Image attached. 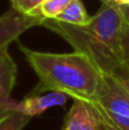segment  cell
Wrapping results in <instances>:
<instances>
[{"label":"cell","instance_id":"1","mask_svg":"<svg viewBox=\"0 0 129 130\" xmlns=\"http://www.w3.org/2000/svg\"><path fill=\"white\" fill-rule=\"evenodd\" d=\"M20 49L39 78L32 94L58 91L73 101L91 103L95 99L101 72L87 55L77 50L68 54L37 52L23 45Z\"/></svg>","mask_w":129,"mask_h":130},{"label":"cell","instance_id":"2","mask_svg":"<svg viewBox=\"0 0 129 130\" xmlns=\"http://www.w3.org/2000/svg\"><path fill=\"white\" fill-rule=\"evenodd\" d=\"M89 104L97 111L105 130H129V94L116 78L101 73L97 94Z\"/></svg>","mask_w":129,"mask_h":130},{"label":"cell","instance_id":"3","mask_svg":"<svg viewBox=\"0 0 129 130\" xmlns=\"http://www.w3.org/2000/svg\"><path fill=\"white\" fill-rule=\"evenodd\" d=\"M45 20L42 16L23 13L11 7L0 16V48L8 47L29 29L42 25Z\"/></svg>","mask_w":129,"mask_h":130},{"label":"cell","instance_id":"4","mask_svg":"<svg viewBox=\"0 0 129 130\" xmlns=\"http://www.w3.org/2000/svg\"><path fill=\"white\" fill-rule=\"evenodd\" d=\"M61 130H105V128L91 104L84 101H74L64 117Z\"/></svg>","mask_w":129,"mask_h":130},{"label":"cell","instance_id":"5","mask_svg":"<svg viewBox=\"0 0 129 130\" xmlns=\"http://www.w3.org/2000/svg\"><path fill=\"white\" fill-rule=\"evenodd\" d=\"M70 97L63 92L49 91L43 94H31V96H26L22 101L17 102L13 106V110L24 113L30 117L41 115L46 110L54 106H64Z\"/></svg>","mask_w":129,"mask_h":130},{"label":"cell","instance_id":"6","mask_svg":"<svg viewBox=\"0 0 129 130\" xmlns=\"http://www.w3.org/2000/svg\"><path fill=\"white\" fill-rule=\"evenodd\" d=\"M17 76V65L9 55L8 47L0 48V107L14 106L17 102L10 98Z\"/></svg>","mask_w":129,"mask_h":130},{"label":"cell","instance_id":"7","mask_svg":"<svg viewBox=\"0 0 129 130\" xmlns=\"http://www.w3.org/2000/svg\"><path fill=\"white\" fill-rule=\"evenodd\" d=\"M55 20H58L68 24L84 26V25L89 24L91 16L88 15L81 0H72Z\"/></svg>","mask_w":129,"mask_h":130},{"label":"cell","instance_id":"8","mask_svg":"<svg viewBox=\"0 0 129 130\" xmlns=\"http://www.w3.org/2000/svg\"><path fill=\"white\" fill-rule=\"evenodd\" d=\"M72 0H45L34 10L33 15L45 18H56Z\"/></svg>","mask_w":129,"mask_h":130},{"label":"cell","instance_id":"9","mask_svg":"<svg viewBox=\"0 0 129 130\" xmlns=\"http://www.w3.org/2000/svg\"><path fill=\"white\" fill-rule=\"evenodd\" d=\"M32 117L11 110L8 114L0 119V130H22L31 121Z\"/></svg>","mask_w":129,"mask_h":130},{"label":"cell","instance_id":"10","mask_svg":"<svg viewBox=\"0 0 129 130\" xmlns=\"http://www.w3.org/2000/svg\"><path fill=\"white\" fill-rule=\"evenodd\" d=\"M120 49H121V59L125 65L129 69V23L125 20L122 25L120 38Z\"/></svg>","mask_w":129,"mask_h":130},{"label":"cell","instance_id":"11","mask_svg":"<svg viewBox=\"0 0 129 130\" xmlns=\"http://www.w3.org/2000/svg\"><path fill=\"white\" fill-rule=\"evenodd\" d=\"M9 1L11 4V7L16 8L17 10L33 15L34 10L45 0H9Z\"/></svg>","mask_w":129,"mask_h":130},{"label":"cell","instance_id":"12","mask_svg":"<svg viewBox=\"0 0 129 130\" xmlns=\"http://www.w3.org/2000/svg\"><path fill=\"white\" fill-rule=\"evenodd\" d=\"M110 75L116 78L117 80L125 87V89L127 90L128 94H129V69L125 64L119 66L118 69H117L112 74H110Z\"/></svg>","mask_w":129,"mask_h":130},{"label":"cell","instance_id":"13","mask_svg":"<svg viewBox=\"0 0 129 130\" xmlns=\"http://www.w3.org/2000/svg\"><path fill=\"white\" fill-rule=\"evenodd\" d=\"M119 8H120V10H121V13H122L125 20L129 23V4L119 5Z\"/></svg>","mask_w":129,"mask_h":130},{"label":"cell","instance_id":"14","mask_svg":"<svg viewBox=\"0 0 129 130\" xmlns=\"http://www.w3.org/2000/svg\"><path fill=\"white\" fill-rule=\"evenodd\" d=\"M11 110H13V106H1L0 107V119L4 118L6 114H8Z\"/></svg>","mask_w":129,"mask_h":130},{"label":"cell","instance_id":"15","mask_svg":"<svg viewBox=\"0 0 129 130\" xmlns=\"http://www.w3.org/2000/svg\"><path fill=\"white\" fill-rule=\"evenodd\" d=\"M117 4L119 5H125V4H129V0H114Z\"/></svg>","mask_w":129,"mask_h":130}]
</instances>
